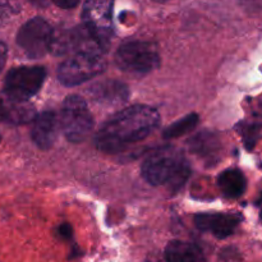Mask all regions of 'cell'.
<instances>
[{
	"mask_svg": "<svg viewBox=\"0 0 262 262\" xmlns=\"http://www.w3.org/2000/svg\"><path fill=\"white\" fill-rule=\"evenodd\" d=\"M159 123L158 110L147 105H133L107 119L96 133L95 143L100 151L119 152L148 137Z\"/></svg>",
	"mask_w": 262,
	"mask_h": 262,
	"instance_id": "6da1fadb",
	"label": "cell"
},
{
	"mask_svg": "<svg viewBox=\"0 0 262 262\" xmlns=\"http://www.w3.org/2000/svg\"><path fill=\"white\" fill-rule=\"evenodd\" d=\"M142 177L152 186H166L178 189L186 183L191 168L183 154L174 147H164L145 159L141 166Z\"/></svg>",
	"mask_w": 262,
	"mask_h": 262,
	"instance_id": "7a4b0ae2",
	"label": "cell"
},
{
	"mask_svg": "<svg viewBox=\"0 0 262 262\" xmlns=\"http://www.w3.org/2000/svg\"><path fill=\"white\" fill-rule=\"evenodd\" d=\"M160 54L150 41H129L115 53V64L120 71L133 76L151 73L160 67Z\"/></svg>",
	"mask_w": 262,
	"mask_h": 262,
	"instance_id": "3957f363",
	"label": "cell"
},
{
	"mask_svg": "<svg viewBox=\"0 0 262 262\" xmlns=\"http://www.w3.org/2000/svg\"><path fill=\"white\" fill-rule=\"evenodd\" d=\"M60 128L69 142H83L94 128V117L78 95L67 96L60 113Z\"/></svg>",
	"mask_w": 262,
	"mask_h": 262,
	"instance_id": "277c9868",
	"label": "cell"
},
{
	"mask_svg": "<svg viewBox=\"0 0 262 262\" xmlns=\"http://www.w3.org/2000/svg\"><path fill=\"white\" fill-rule=\"evenodd\" d=\"M105 68L106 61L102 55L74 53L59 66L58 79L64 86H78L101 74Z\"/></svg>",
	"mask_w": 262,
	"mask_h": 262,
	"instance_id": "5b68a950",
	"label": "cell"
},
{
	"mask_svg": "<svg viewBox=\"0 0 262 262\" xmlns=\"http://www.w3.org/2000/svg\"><path fill=\"white\" fill-rule=\"evenodd\" d=\"M46 78L43 67L23 66L8 72L4 79V95L19 102H27L42 87Z\"/></svg>",
	"mask_w": 262,
	"mask_h": 262,
	"instance_id": "8992f818",
	"label": "cell"
},
{
	"mask_svg": "<svg viewBox=\"0 0 262 262\" xmlns=\"http://www.w3.org/2000/svg\"><path fill=\"white\" fill-rule=\"evenodd\" d=\"M55 31L48 20L35 17L27 20L17 33V43L31 59L42 58L51 51Z\"/></svg>",
	"mask_w": 262,
	"mask_h": 262,
	"instance_id": "52a82bcc",
	"label": "cell"
},
{
	"mask_svg": "<svg viewBox=\"0 0 262 262\" xmlns=\"http://www.w3.org/2000/svg\"><path fill=\"white\" fill-rule=\"evenodd\" d=\"M82 18L83 25L109 46L113 33V0H86Z\"/></svg>",
	"mask_w": 262,
	"mask_h": 262,
	"instance_id": "ba28073f",
	"label": "cell"
},
{
	"mask_svg": "<svg viewBox=\"0 0 262 262\" xmlns=\"http://www.w3.org/2000/svg\"><path fill=\"white\" fill-rule=\"evenodd\" d=\"M241 217L235 214L204 212L194 216V224L201 232H210L219 239H224L234 233Z\"/></svg>",
	"mask_w": 262,
	"mask_h": 262,
	"instance_id": "9c48e42d",
	"label": "cell"
},
{
	"mask_svg": "<svg viewBox=\"0 0 262 262\" xmlns=\"http://www.w3.org/2000/svg\"><path fill=\"white\" fill-rule=\"evenodd\" d=\"M87 94L96 104L102 106H115L127 101L129 97V90L123 82L106 79L92 84L87 90Z\"/></svg>",
	"mask_w": 262,
	"mask_h": 262,
	"instance_id": "30bf717a",
	"label": "cell"
},
{
	"mask_svg": "<svg viewBox=\"0 0 262 262\" xmlns=\"http://www.w3.org/2000/svg\"><path fill=\"white\" fill-rule=\"evenodd\" d=\"M32 122L31 137L35 145L41 150H49L53 147L60 127V120L58 119L55 113L50 110L42 112L36 115Z\"/></svg>",
	"mask_w": 262,
	"mask_h": 262,
	"instance_id": "8fae6325",
	"label": "cell"
},
{
	"mask_svg": "<svg viewBox=\"0 0 262 262\" xmlns=\"http://www.w3.org/2000/svg\"><path fill=\"white\" fill-rule=\"evenodd\" d=\"M35 119V110L27 102H19L0 96V122L9 124H25Z\"/></svg>",
	"mask_w": 262,
	"mask_h": 262,
	"instance_id": "7c38bea8",
	"label": "cell"
},
{
	"mask_svg": "<svg viewBox=\"0 0 262 262\" xmlns=\"http://www.w3.org/2000/svg\"><path fill=\"white\" fill-rule=\"evenodd\" d=\"M220 191L227 196L228 199H238L242 196L246 191V178L243 173L238 169H228L223 171L217 178Z\"/></svg>",
	"mask_w": 262,
	"mask_h": 262,
	"instance_id": "4fadbf2b",
	"label": "cell"
},
{
	"mask_svg": "<svg viewBox=\"0 0 262 262\" xmlns=\"http://www.w3.org/2000/svg\"><path fill=\"white\" fill-rule=\"evenodd\" d=\"M166 262H199L201 260V252L192 243L183 241H171L165 248Z\"/></svg>",
	"mask_w": 262,
	"mask_h": 262,
	"instance_id": "5bb4252c",
	"label": "cell"
},
{
	"mask_svg": "<svg viewBox=\"0 0 262 262\" xmlns=\"http://www.w3.org/2000/svg\"><path fill=\"white\" fill-rule=\"evenodd\" d=\"M191 148L201 158H215L219 152L220 142L214 133H201L191 141Z\"/></svg>",
	"mask_w": 262,
	"mask_h": 262,
	"instance_id": "9a60e30c",
	"label": "cell"
},
{
	"mask_svg": "<svg viewBox=\"0 0 262 262\" xmlns=\"http://www.w3.org/2000/svg\"><path fill=\"white\" fill-rule=\"evenodd\" d=\"M197 124H199V115L192 113V114L186 115L184 118L179 119L178 122L169 125V127L164 130V138L171 140V138L181 137V136L193 130Z\"/></svg>",
	"mask_w": 262,
	"mask_h": 262,
	"instance_id": "2e32d148",
	"label": "cell"
},
{
	"mask_svg": "<svg viewBox=\"0 0 262 262\" xmlns=\"http://www.w3.org/2000/svg\"><path fill=\"white\" fill-rule=\"evenodd\" d=\"M13 13L12 7L9 4L4 2H0V26L4 25L8 20V18L10 17V14Z\"/></svg>",
	"mask_w": 262,
	"mask_h": 262,
	"instance_id": "e0dca14e",
	"label": "cell"
},
{
	"mask_svg": "<svg viewBox=\"0 0 262 262\" xmlns=\"http://www.w3.org/2000/svg\"><path fill=\"white\" fill-rule=\"evenodd\" d=\"M53 3L58 5L59 8H63V9H71V8L78 5L79 0H53Z\"/></svg>",
	"mask_w": 262,
	"mask_h": 262,
	"instance_id": "ac0fdd59",
	"label": "cell"
},
{
	"mask_svg": "<svg viewBox=\"0 0 262 262\" xmlns=\"http://www.w3.org/2000/svg\"><path fill=\"white\" fill-rule=\"evenodd\" d=\"M7 56H8V48L4 42L0 41V72L2 69L4 68L5 61H7Z\"/></svg>",
	"mask_w": 262,
	"mask_h": 262,
	"instance_id": "d6986e66",
	"label": "cell"
},
{
	"mask_svg": "<svg viewBox=\"0 0 262 262\" xmlns=\"http://www.w3.org/2000/svg\"><path fill=\"white\" fill-rule=\"evenodd\" d=\"M59 234L63 238H71L72 237V227L69 224H63L59 227Z\"/></svg>",
	"mask_w": 262,
	"mask_h": 262,
	"instance_id": "ffe728a7",
	"label": "cell"
},
{
	"mask_svg": "<svg viewBox=\"0 0 262 262\" xmlns=\"http://www.w3.org/2000/svg\"><path fill=\"white\" fill-rule=\"evenodd\" d=\"M30 3H32L33 5H37V7H46L48 5V0H28Z\"/></svg>",
	"mask_w": 262,
	"mask_h": 262,
	"instance_id": "44dd1931",
	"label": "cell"
},
{
	"mask_svg": "<svg viewBox=\"0 0 262 262\" xmlns=\"http://www.w3.org/2000/svg\"><path fill=\"white\" fill-rule=\"evenodd\" d=\"M242 2L246 3V4H248V5L262 4V0H242Z\"/></svg>",
	"mask_w": 262,
	"mask_h": 262,
	"instance_id": "7402d4cb",
	"label": "cell"
},
{
	"mask_svg": "<svg viewBox=\"0 0 262 262\" xmlns=\"http://www.w3.org/2000/svg\"><path fill=\"white\" fill-rule=\"evenodd\" d=\"M258 205H260L261 206V212H260V217H261V220H262V196H261V199L258 200V202H257Z\"/></svg>",
	"mask_w": 262,
	"mask_h": 262,
	"instance_id": "603a6c76",
	"label": "cell"
},
{
	"mask_svg": "<svg viewBox=\"0 0 262 262\" xmlns=\"http://www.w3.org/2000/svg\"><path fill=\"white\" fill-rule=\"evenodd\" d=\"M155 2H159V3H164V2H168V0H155Z\"/></svg>",
	"mask_w": 262,
	"mask_h": 262,
	"instance_id": "cb8c5ba5",
	"label": "cell"
},
{
	"mask_svg": "<svg viewBox=\"0 0 262 262\" xmlns=\"http://www.w3.org/2000/svg\"><path fill=\"white\" fill-rule=\"evenodd\" d=\"M0 140H2V137H0Z\"/></svg>",
	"mask_w": 262,
	"mask_h": 262,
	"instance_id": "d4e9b609",
	"label": "cell"
},
{
	"mask_svg": "<svg viewBox=\"0 0 262 262\" xmlns=\"http://www.w3.org/2000/svg\"><path fill=\"white\" fill-rule=\"evenodd\" d=\"M261 168H262V165H261Z\"/></svg>",
	"mask_w": 262,
	"mask_h": 262,
	"instance_id": "484cf974",
	"label": "cell"
}]
</instances>
